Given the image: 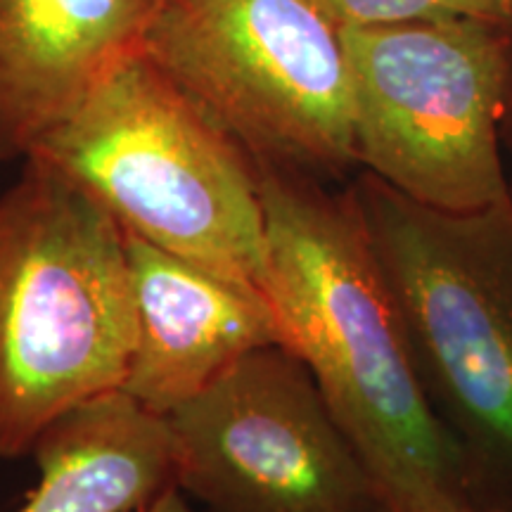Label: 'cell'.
<instances>
[{
  "instance_id": "1",
  "label": "cell",
  "mask_w": 512,
  "mask_h": 512,
  "mask_svg": "<svg viewBox=\"0 0 512 512\" xmlns=\"http://www.w3.org/2000/svg\"><path fill=\"white\" fill-rule=\"evenodd\" d=\"M256 169L264 297L280 344L318 384L384 512H448L472 503L470 465L422 387L351 183L335 190L302 171Z\"/></svg>"
},
{
  "instance_id": "2",
  "label": "cell",
  "mask_w": 512,
  "mask_h": 512,
  "mask_svg": "<svg viewBox=\"0 0 512 512\" xmlns=\"http://www.w3.org/2000/svg\"><path fill=\"white\" fill-rule=\"evenodd\" d=\"M27 159L76 185L128 238L264 297L259 169L143 50L100 81Z\"/></svg>"
},
{
  "instance_id": "3",
  "label": "cell",
  "mask_w": 512,
  "mask_h": 512,
  "mask_svg": "<svg viewBox=\"0 0 512 512\" xmlns=\"http://www.w3.org/2000/svg\"><path fill=\"white\" fill-rule=\"evenodd\" d=\"M133 344L126 238L38 159L0 195V458L121 392Z\"/></svg>"
},
{
  "instance_id": "4",
  "label": "cell",
  "mask_w": 512,
  "mask_h": 512,
  "mask_svg": "<svg viewBox=\"0 0 512 512\" xmlns=\"http://www.w3.org/2000/svg\"><path fill=\"white\" fill-rule=\"evenodd\" d=\"M358 209L475 501H512V204L451 211L358 171Z\"/></svg>"
},
{
  "instance_id": "5",
  "label": "cell",
  "mask_w": 512,
  "mask_h": 512,
  "mask_svg": "<svg viewBox=\"0 0 512 512\" xmlns=\"http://www.w3.org/2000/svg\"><path fill=\"white\" fill-rule=\"evenodd\" d=\"M339 36L358 171L437 209L508 200L512 27L437 17L347 27Z\"/></svg>"
},
{
  "instance_id": "6",
  "label": "cell",
  "mask_w": 512,
  "mask_h": 512,
  "mask_svg": "<svg viewBox=\"0 0 512 512\" xmlns=\"http://www.w3.org/2000/svg\"><path fill=\"white\" fill-rule=\"evenodd\" d=\"M143 55L254 164L358 166L342 36L311 0H157Z\"/></svg>"
},
{
  "instance_id": "7",
  "label": "cell",
  "mask_w": 512,
  "mask_h": 512,
  "mask_svg": "<svg viewBox=\"0 0 512 512\" xmlns=\"http://www.w3.org/2000/svg\"><path fill=\"white\" fill-rule=\"evenodd\" d=\"M174 484L209 512H384L368 467L283 344L164 415Z\"/></svg>"
},
{
  "instance_id": "8",
  "label": "cell",
  "mask_w": 512,
  "mask_h": 512,
  "mask_svg": "<svg viewBox=\"0 0 512 512\" xmlns=\"http://www.w3.org/2000/svg\"><path fill=\"white\" fill-rule=\"evenodd\" d=\"M126 238L133 344L121 392L164 418L249 351L280 344L261 294Z\"/></svg>"
},
{
  "instance_id": "9",
  "label": "cell",
  "mask_w": 512,
  "mask_h": 512,
  "mask_svg": "<svg viewBox=\"0 0 512 512\" xmlns=\"http://www.w3.org/2000/svg\"><path fill=\"white\" fill-rule=\"evenodd\" d=\"M155 8L157 0H0V162L27 159L140 53Z\"/></svg>"
},
{
  "instance_id": "10",
  "label": "cell",
  "mask_w": 512,
  "mask_h": 512,
  "mask_svg": "<svg viewBox=\"0 0 512 512\" xmlns=\"http://www.w3.org/2000/svg\"><path fill=\"white\" fill-rule=\"evenodd\" d=\"M31 456L38 484L19 512H128L174 486L164 418L124 392L64 415Z\"/></svg>"
},
{
  "instance_id": "11",
  "label": "cell",
  "mask_w": 512,
  "mask_h": 512,
  "mask_svg": "<svg viewBox=\"0 0 512 512\" xmlns=\"http://www.w3.org/2000/svg\"><path fill=\"white\" fill-rule=\"evenodd\" d=\"M332 27H373L437 17H477L512 27V0H311Z\"/></svg>"
},
{
  "instance_id": "12",
  "label": "cell",
  "mask_w": 512,
  "mask_h": 512,
  "mask_svg": "<svg viewBox=\"0 0 512 512\" xmlns=\"http://www.w3.org/2000/svg\"><path fill=\"white\" fill-rule=\"evenodd\" d=\"M128 512H209V510H204L202 505H197L174 484L169 486V489H164L162 494H157L155 498H150V501L140 505V508L128 510Z\"/></svg>"
},
{
  "instance_id": "13",
  "label": "cell",
  "mask_w": 512,
  "mask_h": 512,
  "mask_svg": "<svg viewBox=\"0 0 512 512\" xmlns=\"http://www.w3.org/2000/svg\"><path fill=\"white\" fill-rule=\"evenodd\" d=\"M448 512H512V501H472Z\"/></svg>"
},
{
  "instance_id": "14",
  "label": "cell",
  "mask_w": 512,
  "mask_h": 512,
  "mask_svg": "<svg viewBox=\"0 0 512 512\" xmlns=\"http://www.w3.org/2000/svg\"><path fill=\"white\" fill-rule=\"evenodd\" d=\"M503 147L510 152V166H505V174H508V200L512 204V100H510L508 119H505V128H503Z\"/></svg>"
}]
</instances>
